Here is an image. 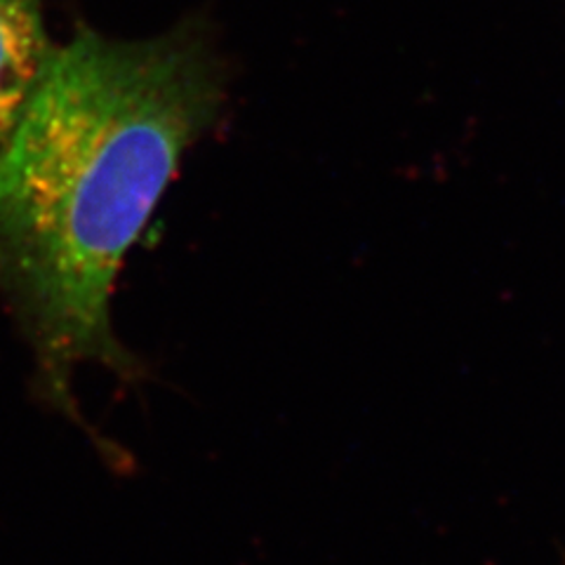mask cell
Here are the masks:
<instances>
[{"label": "cell", "instance_id": "3", "mask_svg": "<svg viewBox=\"0 0 565 565\" xmlns=\"http://www.w3.org/2000/svg\"><path fill=\"white\" fill-rule=\"evenodd\" d=\"M563 565H565V563H563Z\"/></svg>", "mask_w": 565, "mask_h": 565}, {"label": "cell", "instance_id": "2", "mask_svg": "<svg viewBox=\"0 0 565 565\" xmlns=\"http://www.w3.org/2000/svg\"><path fill=\"white\" fill-rule=\"evenodd\" d=\"M43 0H0V149L55 57Z\"/></svg>", "mask_w": 565, "mask_h": 565}, {"label": "cell", "instance_id": "1", "mask_svg": "<svg viewBox=\"0 0 565 565\" xmlns=\"http://www.w3.org/2000/svg\"><path fill=\"white\" fill-rule=\"evenodd\" d=\"M222 102V66L191 26L145 41L81 31L0 149V295L29 349L31 394L114 467L122 452L87 424L76 380L95 365L149 380L116 332V282Z\"/></svg>", "mask_w": 565, "mask_h": 565}]
</instances>
